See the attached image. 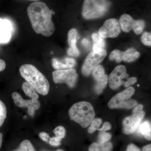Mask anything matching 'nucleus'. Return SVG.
I'll return each instance as SVG.
<instances>
[{
  "mask_svg": "<svg viewBox=\"0 0 151 151\" xmlns=\"http://www.w3.org/2000/svg\"><path fill=\"white\" fill-rule=\"evenodd\" d=\"M27 13L33 29L36 33L47 37L53 34L55 27L52 16L54 12L45 3L41 1L31 3L28 6Z\"/></svg>",
  "mask_w": 151,
  "mask_h": 151,
  "instance_id": "nucleus-1",
  "label": "nucleus"
},
{
  "mask_svg": "<svg viewBox=\"0 0 151 151\" xmlns=\"http://www.w3.org/2000/svg\"><path fill=\"white\" fill-rule=\"evenodd\" d=\"M3 141V134L0 133V149L1 147Z\"/></svg>",
  "mask_w": 151,
  "mask_h": 151,
  "instance_id": "nucleus-39",
  "label": "nucleus"
},
{
  "mask_svg": "<svg viewBox=\"0 0 151 151\" xmlns=\"http://www.w3.org/2000/svg\"><path fill=\"white\" fill-rule=\"evenodd\" d=\"M107 55V51L105 49L92 50L86 57L82 65V74L85 76L90 75L94 68L103 61Z\"/></svg>",
  "mask_w": 151,
  "mask_h": 151,
  "instance_id": "nucleus-7",
  "label": "nucleus"
},
{
  "mask_svg": "<svg viewBox=\"0 0 151 151\" xmlns=\"http://www.w3.org/2000/svg\"><path fill=\"white\" fill-rule=\"evenodd\" d=\"M134 92V87H128L113 97L108 103V107L111 109H131L134 108L137 104L136 100L131 98Z\"/></svg>",
  "mask_w": 151,
  "mask_h": 151,
  "instance_id": "nucleus-5",
  "label": "nucleus"
},
{
  "mask_svg": "<svg viewBox=\"0 0 151 151\" xmlns=\"http://www.w3.org/2000/svg\"><path fill=\"white\" fill-rule=\"evenodd\" d=\"M22 88L26 95L29 97L32 100H38L39 96L35 90L27 81L23 83Z\"/></svg>",
  "mask_w": 151,
  "mask_h": 151,
  "instance_id": "nucleus-20",
  "label": "nucleus"
},
{
  "mask_svg": "<svg viewBox=\"0 0 151 151\" xmlns=\"http://www.w3.org/2000/svg\"><path fill=\"white\" fill-rule=\"evenodd\" d=\"M13 27L10 21L0 18V43H8L12 38Z\"/></svg>",
  "mask_w": 151,
  "mask_h": 151,
  "instance_id": "nucleus-12",
  "label": "nucleus"
},
{
  "mask_svg": "<svg viewBox=\"0 0 151 151\" xmlns=\"http://www.w3.org/2000/svg\"><path fill=\"white\" fill-rule=\"evenodd\" d=\"M113 145L110 142L103 143H94L89 147V151H111Z\"/></svg>",
  "mask_w": 151,
  "mask_h": 151,
  "instance_id": "nucleus-17",
  "label": "nucleus"
},
{
  "mask_svg": "<svg viewBox=\"0 0 151 151\" xmlns=\"http://www.w3.org/2000/svg\"><path fill=\"white\" fill-rule=\"evenodd\" d=\"M111 129V125L109 122H106L103 124V127L100 129H98V130L101 131V132H105V131Z\"/></svg>",
  "mask_w": 151,
  "mask_h": 151,
  "instance_id": "nucleus-33",
  "label": "nucleus"
},
{
  "mask_svg": "<svg viewBox=\"0 0 151 151\" xmlns=\"http://www.w3.org/2000/svg\"><path fill=\"white\" fill-rule=\"evenodd\" d=\"M39 137L42 140L48 142L50 137L49 136L48 134H47L46 132H40L39 134Z\"/></svg>",
  "mask_w": 151,
  "mask_h": 151,
  "instance_id": "nucleus-34",
  "label": "nucleus"
},
{
  "mask_svg": "<svg viewBox=\"0 0 151 151\" xmlns=\"http://www.w3.org/2000/svg\"><path fill=\"white\" fill-rule=\"evenodd\" d=\"M134 20L131 16L127 14H123L119 19V24L123 31L128 32L132 29Z\"/></svg>",
  "mask_w": 151,
  "mask_h": 151,
  "instance_id": "nucleus-15",
  "label": "nucleus"
},
{
  "mask_svg": "<svg viewBox=\"0 0 151 151\" xmlns=\"http://www.w3.org/2000/svg\"><path fill=\"white\" fill-rule=\"evenodd\" d=\"M12 97L14 103L17 106L21 108H28V113L31 116H33L35 111L39 109L40 103L37 100H24L20 94L17 92H14L12 94Z\"/></svg>",
  "mask_w": 151,
  "mask_h": 151,
  "instance_id": "nucleus-11",
  "label": "nucleus"
},
{
  "mask_svg": "<svg viewBox=\"0 0 151 151\" xmlns=\"http://www.w3.org/2000/svg\"><path fill=\"white\" fill-rule=\"evenodd\" d=\"M137 79L135 77H130V78H128L127 81H124L123 84L125 87H128L132 84H135L136 82H137Z\"/></svg>",
  "mask_w": 151,
  "mask_h": 151,
  "instance_id": "nucleus-32",
  "label": "nucleus"
},
{
  "mask_svg": "<svg viewBox=\"0 0 151 151\" xmlns=\"http://www.w3.org/2000/svg\"><path fill=\"white\" fill-rule=\"evenodd\" d=\"M139 132L149 141L151 140V126L150 122L146 121L139 126Z\"/></svg>",
  "mask_w": 151,
  "mask_h": 151,
  "instance_id": "nucleus-19",
  "label": "nucleus"
},
{
  "mask_svg": "<svg viewBox=\"0 0 151 151\" xmlns=\"http://www.w3.org/2000/svg\"><path fill=\"white\" fill-rule=\"evenodd\" d=\"M53 132L55 134L56 137L63 139L65 137V130L64 127L62 126H58L56 127L53 130Z\"/></svg>",
  "mask_w": 151,
  "mask_h": 151,
  "instance_id": "nucleus-29",
  "label": "nucleus"
},
{
  "mask_svg": "<svg viewBox=\"0 0 151 151\" xmlns=\"http://www.w3.org/2000/svg\"><path fill=\"white\" fill-rule=\"evenodd\" d=\"M110 6L109 0H84L82 17L86 19L101 17L108 12Z\"/></svg>",
  "mask_w": 151,
  "mask_h": 151,
  "instance_id": "nucleus-4",
  "label": "nucleus"
},
{
  "mask_svg": "<svg viewBox=\"0 0 151 151\" xmlns=\"http://www.w3.org/2000/svg\"><path fill=\"white\" fill-rule=\"evenodd\" d=\"M140 54L135 49L130 48L125 52H121V58L122 61L127 62H131L135 61L139 57Z\"/></svg>",
  "mask_w": 151,
  "mask_h": 151,
  "instance_id": "nucleus-16",
  "label": "nucleus"
},
{
  "mask_svg": "<svg viewBox=\"0 0 151 151\" xmlns=\"http://www.w3.org/2000/svg\"><path fill=\"white\" fill-rule=\"evenodd\" d=\"M108 81V76L105 74L103 78L96 81V84L94 86V90L98 94H101L103 90L107 86Z\"/></svg>",
  "mask_w": 151,
  "mask_h": 151,
  "instance_id": "nucleus-21",
  "label": "nucleus"
},
{
  "mask_svg": "<svg viewBox=\"0 0 151 151\" xmlns=\"http://www.w3.org/2000/svg\"><path fill=\"white\" fill-rule=\"evenodd\" d=\"M142 151H151V144L146 145L144 147Z\"/></svg>",
  "mask_w": 151,
  "mask_h": 151,
  "instance_id": "nucleus-38",
  "label": "nucleus"
},
{
  "mask_svg": "<svg viewBox=\"0 0 151 151\" xmlns=\"http://www.w3.org/2000/svg\"><path fill=\"white\" fill-rule=\"evenodd\" d=\"M7 109L4 103L0 100V128L6 118Z\"/></svg>",
  "mask_w": 151,
  "mask_h": 151,
  "instance_id": "nucleus-25",
  "label": "nucleus"
},
{
  "mask_svg": "<svg viewBox=\"0 0 151 151\" xmlns=\"http://www.w3.org/2000/svg\"><path fill=\"white\" fill-rule=\"evenodd\" d=\"M61 139H62L58 137H53L50 138V139L49 142L52 146H58L60 145V141H61Z\"/></svg>",
  "mask_w": 151,
  "mask_h": 151,
  "instance_id": "nucleus-31",
  "label": "nucleus"
},
{
  "mask_svg": "<svg viewBox=\"0 0 151 151\" xmlns=\"http://www.w3.org/2000/svg\"><path fill=\"white\" fill-rule=\"evenodd\" d=\"M56 151H64L63 150H56Z\"/></svg>",
  "mask_w": 151,
  "mask_h": 151,
  "instance_id": "nucleus-41",
  "label": "nucleus"
},
{
  "mask_svg": "<svg viewBox=\"0 0 151 151\" xmlns=\"http://www.w3.org/2000/svg\"><path fill=\"white\" fill-rule=\"evenodd\" d=\"M126 151H140L139 149L134 144H130L127 146Z\"/></svg>",
  "mask_w": 151,
  "mask_h": 151,
  "instance_id": "nucleus-35",
  "label": "nucleus"
},
{
  "mask_svg": "<svg viewBox=\"0 0 151 151\" xmlns=\"http://www.w3.org/2000/svg\"><path fill=\"white\" fill-rule=\"evenodd\" d=\"M92 39L93 40V50L105 49V42L104 38L100 36L99 34L94 33L92 34Z\"/></svg>",
  "mask_w": 151,
  "mask_h": 151,
  "instance_id": "nucleus-18",
  "label": "nucleus"
},
{
  "mask_svg": "<svg viewBox=\"0 0 151 151\" xmlns=\"http://www.w3.org/2000/svg\"><path fill=\"white\" fill-rule=\"evenodd\" d=\"M52 78L55 83H66L70 88L75 86L78 74L74 68L56 70L52 73Z\"/></svg>",
  "mask_w": 151,
  "mask_h": 151,
  "instance_id": "nucleus-8",
  "label": "nucleus"
},
{
  "mask_svg": "<svg viewBox=\"0 0 151 151\" xmlns=\"http://www.w3.org/2000/svg\"><path fill=\"white\" fill-rule=\"evenodd\" d=\"M92 74L96 81H98L105 75V69L102 65H99L94 68Z\"/></svg>",
  "mask_w": 151,
  "mask_h": 151,
  "instance_id": "nucleus-23",
  "label": "nucleus"
},
{
  "mask_svg": "<svg viewBox=\"0 0 151 151\" xmlns=\"http://www.w3.org/2000/svg\"><path fill=\"white\" fill-rule=\"evenodd\" d=\"M15 151H35V150L31 142L28 140H25L21 143L19 148Z\"/></svg>",
  "mask_w": 151,
  "mask_h": 151,
  "instance_id": "nucleus-24",
  "label": "nucleus"
},
{
  "mask_svg": "<svg viewBox=\"0 0 151 151\" xmlns=\"http://www.w3.org/2000/svg\"><path fill=\"white\" fill-rule=\"evenodd\" d=\"M82 44L86 48H89L90 46V42L89 40L86 38H84L82 40Z\"/></svg>",
  "mask_w": 151,
  "mask_h": 151,
  "instance_id": "nucleus-36",
  "label": "nucleus"
},
{
  "mask_svg": "<svg viewBox=\"0 0 151 151\" xmlns=\"http://www.w3.org/2000/svg\"><path fill=\"white\" fill-rule=\"evenodd\" d=\"M111 137H112V136L110 133L105 132H101L98 136V142L103 143L108 142L111 139Z\"/></svg>",
  "mask_w": 151,
  "mask_h": 151,
  "instance_id": "nucleus-27",
  "label": "nucleus"
},
{
  "mask_svg": "<svg viewBox=\"0 0 151 151\" xmlns=\"http://www.w3.org/2000/svg\"><path fill=\"white\" fill-rule=\"evenodd\" d=\"M102 123V120L100 118H96L93 119L91 122V126L88 129V132L90 134L94 133L95 131L99 129L100 125Z\"/></svg>",
  "mask_w": 151,
  "mask_h": 151,
  "instance_id": "nucleus-26",
  "label": "nucleus"
},
{
  "mask_svg": "<svg viewBox=\"0 0 151 151\" xmlns=\"http://www.w3.org/2000/svg\"><path fill=\"white\" fill-rule=\"evenodd\" d=\"M128 76L126 67L122 65H118L113 69L108 77L109 86L112 89H118L124 84L123 80Z\"/></svg>",
  "mask_w": 151,
  "mask_h": 151,
  "instance_id": "nucleus-10",
  "label": "nucleus"
},
{
  "mask_svg": "<svg viewBox=\"0 0 151 151\" xmlns=\"http://www.w3.org/2000/svg\"><path fill=\"white\" fill-rule=\"evenodd\" d=\"M28 1H32L36 2L39 1H40V0H28Z\"/></svg>",
  "mask_w": 151,
  "mask_h": 151,
  "instance_id": "nucleus-40",
  "label": "nucleus"
},
{
  "mask_svg": "<svg viewBox=\"0 0 151 151\" xmlns=\"http://www.w3.org/2000/svg\"><path fill=\"white\" fill-rule=\"evenodd\" d=\"M142 42L145 45L151 46V33L145 32L143 34L141 38Z\"/></svg>",
  "mask_w": 151,
  "mask_h": 151,
  "instance_id": "nucleus-30",
  "label": "nucleus"
},
{
  "mask_svg": "<svg viewBox=\"0 0 151 151\" xmlns=\"http://www.w3.org/2000/svg\"><path fill=\"white\" fill-rule=\"evenodd\" d=\"M145 26V22L142 20H134L132 29L136 34H140L142 32Z\"/></svg>",
  "mask_w": 151,
  "mask_h": 151,
  "instance_id": "nucleus-22",
  "label": "nucleus"
},
{
  "mask_svg": "<svg viewBox=\"0 0 151 151\" xmlns=\"http://www.w3.org/2000/svg\"><path fill=\"white\" fill-rule=\"evenodd\" d=\"M6 67L5 62L2 59H0V72L3 71Z\"/></svg>",
  "mask_w": 151,
  "mask_h": 151,
  "instance_id": "nucleus-37",
  "label": "nucleus"
},
{
  "mask_svg": "<svg viewBox=\"0 0 151 151\" xmlns=\"http://www.w3.org/2000/svg\"><path fill=\"white\" fill-rule=\"evenodd\" d=\"M143 106L139 105L134 109L132 116L126 117L123 121V132L126 134H133L137 129L145 113Z\"/></svg>",
  "mask_w": 151,
  "mask_h": 151,
  "instance_id": "nucleus-6",
  "label": "nucleus"
},
{
  "mask_svg": "<svg viewBox=\"0 0 151 151\" xmlns=\"http://www.w3.org/2000/svg\"><path fill=\"white\" fill-rule=\"evenodd\" d=\"M121 52L122 51L118 50H115L110 54L109 59L111 60H115L117 63L121 62L122 61Z\"/></svg>",
  "mask_w": 151,
  "mask_h": 151,
  "instance_id": "nucleus-28",
  "label": "nucleus"
},
{
  "mask_svg": "<svg viewBox=\"0 0 151 151\" xmlns=\"http://www.w3.org/2000/svg\"><path fill=\"white\" fill-rule=\"evenodd\" d=\"M76 64L75 59L72 58H65L64 62L60 61L57 58L52 59V66L57 70L70 69L74 67Z\"/></svg>",
  "mask_w": 151,
  "mask_h": 151,
  "instance_id": "nucleus-14",
  "label": "nucleus"
},
{
  "mask_svg": "<svg viewBox=\"0 0 151 151\" xmlns=\"http://www.w3.org/2000/svg\"><path fill=\"white\" fill-rule=\"evenodd\" d=\"M78 38V33L75 29L70 30L68 34V42L69 48L67 50V54L71 57H78L80 54L77 46L76 42Z\"/></svg>",
  "mask_w": 151,
  "mask_h": 151,
  "instance_id": "nucleus-13",
  "label": "nucleus"
},
{
  "mask_svg": "<svg viewBox=\"0 0 151 151\" xmlns=\"http://www.w3.org/2000/svg\"><path fill=\"white\" fill-rule=\"evenodd\" d=\"M19 72L22 77L35 91L44 96L48 94L50 90L48 80L35 66L31 64H24L20 68Z\"/></svg>",
  "mask_w": 151,
  "mask_h": 151,
  "instance_id": "nucleus-2",
  "label": "nucleus"
},
{
  "mask_svg": "<svg viewBox=\"0 0 151 151\" xmlns=\"http://www.w3.org/2000/svg\"><path fill=\"white\" fill-rule=\"evenodd\" d=\"M121 32L119 21L116 19H108L105 21L99 30V35L104 38H115Z\"/></svg>",
  "mask_w": 151,
  "mask_h": 151,
  "instance_id": "nucleus-9",
  "label": "nucleus"
},
{
  "mask_svg": "<svg viewBox=\"0 0 151 151\" xmlns=\"http://www.w3.org/2000/svg\"><path fill=\"white\" fill-rule=\"evenodd\" d=\"M68 114L71 120L83 128L88 127L95 116L93 106L90 103L85 101L78 102L72 105Z\"/></svg>",
  "mask_w": 151,
  "mask_h": 151,
  "instance_id": "nucleus-3",
  "label": "nucleus"
}]
</instances>
